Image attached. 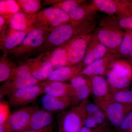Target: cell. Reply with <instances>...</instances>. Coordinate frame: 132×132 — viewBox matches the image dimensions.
Returning <instances> with one entry per match:
<instances>
[{
    "instance_id": "cell-37",
    "label": "cell",
    "mask_w": 132,
    "mask_h": 132,
    "mask_svg": "<svg viewBox=\"0 0 132 132\" xmlns=\"http://www.w3.org/2000/svg\"><path fill=\"white\" fill-rule=\"evenodd\" d=\"M92 116L97 126L98 125L100 126L103 125H102V124H103V122H104L105 118H106L104 113L101 109L94 114Z\"/></svg>"
},
{
    "instance_id": "cell-43",
    "label": "cell",
    "mask_w": 132,
    "mask_h": 132,
    "mask_svg": "<svg viewBox=\"0 0 132 132\" xmlns=\"http://www.w3.org/2000/svg\"><path fill=\"white\" fill-rule=\"evenodd\" d=\"M60 1H60H58V0H56V1L54 0V1H45V2L47 5H53L52 6H54L55 5L59 3Z\"/></svg>"
},
{
    "instance_id": "cell-26",
    "label": "cell",
    "mask_w": 132,
    "mask_h": 132,
    "mask_svg": "<svg viewBox=\"0 0 132 132\" xmlns=\"http://www.w3.org/2000/svg\"><path fill=\"white\" fill-rule=\"evenodd\" d=\"M22 12L14 0L0 1V14L8 21L14 14Z\"/></svg>"
},
{
    "instance_id": "cell-21",
    "label": "cell",
    "mask_w": 132,
    "mask_h": 132,
    "mask_svg": "<svg viewBox=\"0 0 132 132\" xmlns=\"http://www.w3.org/2000/svg\"><path fill=\"white\" fill-rule=\"evenodd\" d=\"M126 1L114 0H94L93 4L97 10L109 14H118L123 15L125 13Z\"/></svg>"
},
{
    "instance_id": "cell-15",
    "label": "cell",
    "mask_w": 132,
    "mask_h": 132,
    "mask_svg": "<svg viewBox=\"0 0 132 132\" xmlns=\"http://www.w3.org/2000/svg\"><path fill=\"white\" fill-rule=\"evenodd\" d=\"M110 53L111 52L99 42L93 35L82 61L84 67L102 59Z\"/></svg>"
},
{
    "instance_id": "cell-19",
    "label": "cell",
    "mask_w": 132,
    "mask_h": 132,
    "mask_svg": "<svg viewBox=\"0 0 132 132\" xmlns=\"http://www.w3.org/2000/svg\"><path fill=\"white\" fill-rule=\"evenodd\" d=\"M53 121L52 112L38 108L33 114L26 130H41L51 126Z\"/></svg>"
},
{
    "instance_id": "cell-10",
    "label": "cell",
    "mask_w": 132,
    "mask_h": 132,
    "mask_svg": "<svg viewBox=\"0 0 132 132\" xmlns=\"http://www.w3.org/2000/svg\"><path fill=\"white\" fill-rule=\"evenodd\" d=\"M93 35L92 33L82 35L70 40L67 52L69 66L82 61Z\"/></svg>"
},
{
    "instance_id": "cell-42",
    "label": "cell",
    "mask_w": 132,
    "mask_h": 132,
    "mask_svg": "<svg viewBox=\"0 0 132 132\" xmlns=\"http://www.w3.org/2000/svg\"><path fill=\"white\" fill-rule=\"evenodd\" d=\"M127 11L128 15H132V1H127Z\"/></svg>"
},
{
    "instance_id": "cell-8",
    "label": "cell",
    "mask_w": 132,
    "mask_h": 132,
    "mask_svg": "<svg viewBox=\"0 0 132 132\" xmlns=\"http://www.w3.org/2000/svg\"><path fill=\"white\" fill-rule=\"evenodd\" d=\"M97 105L110 123L118 129L126 116L132 111V106L112 101H103Z\"/></svg>"
},
{
    "instance_id": "cell-5",
    "label": "cell",
    "mask_w": 132,
    "mask_h": 132,
    "mask_svg": "<svg viewBox=\"0 0 132 132\" xmlns=\"http://www.w3.org/2000/svg\"><path fill=\"white\" fill-rule=\"evenodd\" d=\"M88 102L87 99L85 100L58 116L59 132H79L83 126L84 120L87 118L85 108Z\"/></svg>"
},
{
    "instance_id": "cell-30",
    "label": "cell",
    "mask_w": 132,
    "mask_h": 132,
    "mask_svg": "<svg viewBox=\"0 0 132 132\" xmlns=\"http://www.w3.org/2000/svg\"><path fill=\"white\" fill-rule=\"evenodd\" d=\"M132 48V31H128L125 33L121 43L118 52L123 57H128Z\"/></svg>"
},
{
    "instance_id": "cell-25",
    "label": "cell",
    "mask_w": 132,
    "mask_h": 132,
    "mask_svg": "<svg viewBox=\"0 0 132 132\" xmlns=\"http://www.w3.org/2000/svg\"><path fill=\"white\" fill-rule=\"evenodd\" d=\"M97 10L92 4H82L76 8L68 14L71 20L73 21H80L92 18Z\"/></svg>"
},
{
    "instance_id": "cell-17",
    "label": "cell",
    "mask_w": 132,
    "mask_h": 132,
    "mask_svg": "<svg viewBox=\"0 0 132 132\" xmlns=\"http://www.w3.org/2000/svg\"><path fill=\"white\" fill-rule=\"evenodd\" d=\"M72 97L66 96L56 97L45 95L41 99L43 109L52 112L63 111L73 104Z\"/></svg>"
},
{
    "instance_id": "cell-20",
    "label": "cell",
    "mask_w": 132,
    "mask_h": 132,
    "mask_svg": "<svg viewBox=\"0 0 132 132\" xmlns=\"http://www.w3.org/2000/svg\"><path fill=\"white\" fill-rule=\"evenodd\" d=\"M84 68L81 62L74 65L66 66L55 69L46 80L61 82L70 81L77 75Z\"/></svg>"
},
{
    "instance_id": "cell-1",
    "label": "cell",
    "mask_w": 132,
    "mask_h": 132,
    "mask_svg": "<svg viewBox=\"0 0 132 132\" xmlns=\"http://www.w3.org/2000/svg\"><path fill=\"white\" fill-rule=\"evenodd\" d=\"M95 26L93 17L80 21H72L61 25L48 33L43 44L36 50L32 56L52 52L75 37L92 33Z\"/></svg>"
},
{
    "instance_id": "cell-34",
    "label": "cell",
    "mask_w": 132,
    "mask_h": 132,
    "mask_svg": "<svg viewBox=\"0 0 132 132\" xmlns=\"http://www.w3.org/2000/svg\"><path fill=\"white\" fill-rule=\"evenodd\" d=\"M10 113L9 105L5 102L0 103V125H2L7 121Z\"/></svg>"
},
{
    "instance_id": "cell-3",
    "label": "cell",
    "mask_w": 132,
    "mask_h": 132,
    "mask_svg": "<svg viewBox=\"0 0 132 132\" xmlns=\"http://www.w3.org/2000/svg\"><path fill=\"white\" fill-rule=\"evenodd\" d=\"M33 77L25 61L19 62L10 78L0 87L1 99L15 90L35 85L39 82Z\"/></svg>"
},
{
    "instance_id": "cell-12",
    "label": "cell",
    "mask_w": 132,
    "mask_h": 132,
    "mask_svg": "<svg viewBox=\"0 0 132 132\" xmlns=\"http://www.w3.org/2000/svg\"><path fill=\"white\" fill-rule=\"evenodd\" d=\"M116 54L113 53H109L102 59L85 67L76 76L85 75L91 77L95 76L106 75L111 70L113 63L116 60L119 59Z\"/></svg>"
},
{
    "instance_id": "cell-14",
    "label": "cell",
    "mask_w": 132,
    "mask_h": 132,
    "mask_svg": "<svg viewBox=\"0 0 132 132\" xmlns=\"http://www.w3.org/2000/svg\"><path fill=\"white\" fill-rule=\"evenodd\" d=\"M41 82L45 95L56 97L68 96L72 97L74 100L75 91L70 83L48 80L44 81Z\"/></svg>"
},
{
    "instance_id": "cell-36",
    "label": "cell",
    "mask_w": 132,
    "mask_h": 132,
    "mask_svg": "<svg viewBox=\"0 0 132 132\" xmlns=\"http://www.w3.org/2000/svg\"><path fill=\"white\" fill-rule=\"evenodd\" d=\"M79 132H114L112 130L107 127L105 125L99 126L96 128H89L83 126Z\"/></svg>"
},
{
    "instance_id": "cell-31",
    "label": "cell",
    "mask_w": 132,
    "mask_h": 132,
    "mask_svg": "<svg viewBox=\"0 0 132 132\" xmlns=\"http://www.w3.org/2000/svg\"><path fill=\"white\" fill-rule=\"evenodd\" d=\"M85 1L82 0L61 1L59 3L54 7L62 10L68 15L76 8L83 4Z\"/></svg>"
},
{
    "instance_id": "cell-13",
    "label": "cell",
    "mask_w": 132,
    "mask_h": 132,
    "mask_svg": "<svg viewBox=\"0 0 132 132\" xmlns=\"http://www.w3.org/2000/svg\"><path fill=\"white\" fill-rule=\"evenodd\" d=\"M31 28L26 31H18L13 30L7 25L1 30V50L3 54H7L9 52L18 46Z\"/></svg>"
},
{
    "instance_id": "cell-24",
    "label": "cell",
    "mask_w": 132,
    "mask_h": 132,
    "mask_svg": "<svg viewBox=\"0 0 132 132\" xmlns=\"http://www.w3.org/2000/svg\"><path fill=\"white\" fill-rule=\"evenodd\" d=\"M16 62L7 55L3 54L0 59V82L7 80L17 67Z\"/></svg>"
},
{
    "instance_id": "cell-39",
    "label": "cell",
    "mask_w": 132,
    "mask_h": 132,
    "mask_svg": "<svg viewBox=\"0 0 132 132\" xmlns=\"http://www.w3.org/2000/svg\"><path fill=\"white\" fill-rule=\"evenodd\" d=\"M83 126L89 128H93L98 127L93 118V116H90L85 119L83 123Z\"/></svg>"
},
{
    "instance_id": "cell-29",
    "label": "cell",
    "mask_w": 132,
    "mask_h": 132,
    "mask_svg": "<svg viewBox=\"0 0 132 132\" xmlns=\"http://www.w3.org/2000/svg\"><path fill=\"white\" fill-rule=\"evenodd\" d=\"M109 100L132 106V91L121 90L111 94Z\"/></svg>"
},
{
    "instance_id": "cell-44",
    "label": "cell",
    "mask_w": 132,
    "mask_h": 132,
    "mask_svg": "<svg viewBox=\"0 0 132 132\" xmlns=\"http://www.w3.org/2000/svg\"><path fill=\"white\" fill-rule=\"evenodd\" d=\"M130 132H132V128H131V130H130Z\"/></svg>"
},
{
    "instance_id": "cell-6",
    "label": "cell",
    "mask_w": 132,
    "mask_h": 132,
    "mask_svg": "<svg viewBox=\"0 0 132 132\" xmlns=\"http://www.w3.org/2000/svg\"><path fill=\"white\" fill-rule=\"evenodd\" d=\"M36 14L35 26L48 33L59 26L72 21L66 12L54 6L45 9Z\"/></svg>"
},
{
    "instance_id": "cell-23",
    "label": "cell",
    "mask_w": 132,
    "mask_h": 132,
    "mask_svg": "<svg viewBox=\"0 0 132 132\" xmlns=\"http://www.w3.org/2000/svg\"><path fill=\"white\" fill-rule=\"evenodd\" d=\"M106 76L109 91L112 92V94L128 87L130 85V79L120 75L112 69L109 71Z\"/></svg>"
},
{
    "instance_id": "cell-9",
    "label": "cell",
    "mask_w": 132,
    "mask_h": 132,
    "mask_svg": "<svg viewBox=\"0 0 132 132\" xmlns=\"http://www.w3.org/2000/svg\"><path fill=\"white\" fill-rule=\"evenodd\" d=\"M44 93L41 82L15 90L7 96L9 103L11 106H24L34 101L37 97Z\"/></svg>"
},
{
    "instance_id": "cell-4",
    "label": "cell",
    "mask_w": 132,
    "mask_h": 132,
    "mask_svg": "<svg viewBox=\"0 0 132 132\" xmlns=\"http://www.w3.org/2000/svg\"><path fill=\"white\" fill-rule=\"evenodd\" d=\"M121 29L113 19H107L101 22L94 35L111 53L116 54L125 35Z\"/></svg>"
},
{
    "instance_id": "cell-40",
    "label": "cell",
    "mask_w": 132,
    "mask_h": 132,
    "mask_svg": "<svg viewBox=\"0 0 132 132\" xmlns=\"http://www.w3.org/2000/svg\"><path fill=\"white\" fill-rule=\"evenodd\" d=\"M20 132H53L52 128L51 126L45 128L41 130H26V131H22Z\"/></svg>"
},
{
    "instance_id": "cell-16",
    "label": "cell",
    "mask_w": 132,
    "mask_h": 132,
    "mask_svg": "<svg viewBox=\"0 0 132 132\" xmlns=\"http://www.w3.org/2000/svg\"><path fill=\"white\" fill-rule=\"evenodd\" d=\"M90 78L92 84V93L97 104L109 100L111 94L106 79L101 76H95Z\"/></svg>"
},
{
    "instance_id": "cell-2",
    "label": "cell",
    "mask_w": 132,
    "mask_h": 132,
    "mask_svg": "<svg viewBox=\"0 0 132 132\" xmlns=\"http://www.w3.org/2000/svg\"><path fill=\"white\" fill-rule=\"evenodd\" d=\"M48 33L34 26L30 29L24 40L18 46L8 52L7 55L13 60L25 61L43 44Z\"/></svg>"
},
{
    "instance_id": "cell-11",
    "label": "cell",
    "mask_w": 132,
    "mask_h": 132,
    "mask_svg": "<svg viewBox=\"0 0 132 132\" xmlns=\"http://www.w3.org/2000/svg\"><path fill=\"white\" fill-rule=\"evenodd\" d=\"M38 108L28 106L19 109L10 113L5 124L12 132L25 131L28 127L32 115Z\"/></svg>"
},
{
    "instance_id": "cell-22",
    "label": "cell",
    "mask_w": 132,
    "mask_h": 132,
    "mask_svg": "<svg viewBox=\"0 0 132 132\" xmlns=\"http://www.w3.org/2000/svg\"><path fill=\"white\" fill-rule=\"evenodd\" d=\"M70 41L50 52L49 60L54 70L69 66L68 49Z\"/></svg>"
},
{
    "instance_id": "cell-28",
    "label": "cell",
    "mask_w": 132,
    "mask_h": 132,
    "mask_svg": "<svg viewBox=\"0 0 132 132\" xmlns=\"http://www.w3.org/2000/svg\"><path fill=\"white\" fill-rule=\"evenodd\" d=\"M111 69L130 79L131 78L132 67L126 62L117 59L112 64Z\"/></svg>"
},
{
    "instance_id": "cell-32",
    "label": "cell",
    "mask_w": 132,
    "mask_h": 132,
    "mask_svg": "<svg viewBox=\"0 0 132 132\" xmlns=\"http://www.w3.org/2000/svg\"><path fill=\"white\" fill-rule=\"evenodd\" d=\"M70 82L74 90L82 87L91 85V79L90 77L85 75L76 76L71 79Z\"/></svg>"
},
{
    "instance_id": "cell-27",
    "label": "cell",
    "mask_w": 132,
    "mask_h": 132,
    "mask_svg": "<svg viewBox=\"0 0 132 132\" xmlns=\"http://www.w3.org/2000/svg\"><path fill=\"white\" fill-rule=\"evenodd\" d=\"M20 8L27 14H37L42 7L41 2L39 0H16Z\"/></svg>"
},
{
    "instance_id": "cell-33",
    "label": "cell",
    "mask_w": 132,
    "mask_h": 132,
    "mask_svg": "<svg viewBox=\"0 0 132 132\" xmlns=\"http://www.w3.org/2000/svg\"><path fill=\"white\" fill-rule=\"evenodd\" d=\"M120 16L117 20H115L117 26L121 29L132 31V15Z\"/></svg>"
},
{
    "instance_id": "cell-38",
    "label": "cell",
    "mask_w": 132,
    "mask_h": 132,
    "mask_svg": "<svg viewBox=\"0 0 132 132\" xmlns=\"http://www.w3.org/2000/svg\"><path fill=\"white\" fill-rule=\"evenodd\" d=\"M85 109L88 117L92 116L101 109L98 105L92 103H88V102L86 105Z\"/></svg>"
},
{
    "instance_id": "cell-35",
    "label": "cell",
    "mask_w": 132,
    "mask_h": 132,
    "mask_svg": "<svg viewBox=\"0 0 132 132\" xmlns=\"http://www.w3.org/2000/svg\"><path fill=\"white\" fill-rule=\"evenodd\" d=\"M132 128V111L124 119L118 130L120 132H130Z\"/></svg>"
},
{
    "instance_id": "cell-7",
    "label": "cell",
    "mask_w": 132,
    "mask_h": 132,
    "mask_svg": "<svg viewBox=\"0 0 132 132\" xmlns=\"http://www.w3.org/2000/svg\"><path fill=\"white\" fill-rule=\"evenodd\" d=\"M50 52L43 53L25 61L33 77L39 82L46 80L54 70L50 61Z\"/></svg>"
},
{
    "instance_id": "cell-41",
    "label": "cell",
    "mask_w": 132,
    "mask_h": 132,
    "mask_svg": "<svg viewBox=\"0 0 132 132\" xmlns=\"http://www.w3.org/2000/svg\"><path fill=\"white\" fill-rule=\"evenodd\" d=\"M8 24V21L2 15H0V29Z\"/></svg>"
},
{
    "instance_id": "cell-18",
    "label": "cell",
    "mask_w": 132,
    "mask_h": 132,
    "mask_svg": "<svg viewBox=\"0 0 132 132\" xmlns=\"http://www.w3.org/2000/svg\"><path fill=\"white\" fill-rule=\"evenodd\" d=\"M36 14H27L23 12L16 13L8 21L9 26L15 31H27L35 26Z\"/></svg>"
}]
</instances>
